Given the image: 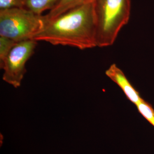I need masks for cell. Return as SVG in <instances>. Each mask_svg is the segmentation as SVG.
Segmentation results:
<instances>
[{"label":"cell","mask_w":154,"mask_h":154,"mask_svg":"<svg viewBox=\"0 0 154 154\" xmlns=\"http://www.w3.org/2000/svg\"><path fill=\"white\" fill-rule=\"evenodd\" d=\"M93 3L97 46H111L121 30L128 22L131 0H93Z\"/></svg>","instance_id":"7a4b0ae2"},{"label":"cell","mask_w":154,"mask_h":154,"mask_svg":"<svg viewBox=\"0 0 154 154\" xmlns=\"http://www.w3.org/2000/svg\"><path fill=\"white\" fill-rule=\"evenodd\" d=\"M33 39L81 50L97 47L93 1L77 6L51 20H46L44 28Z\"/></svg>","instance_id":"6da1fadb"},{"label":"cell","mask_w":154,"mask_h":154,"mask_svg":"<svg viewBox=\"0 0 154 154\" xmlns=\"http://www.w3.org/2000/svg\"><path fill=\"white\" fill-rule=\"evenodd\" d=\"M38 41L29 39L17 42L11 48L4 63L0 65L4 70L2 79L18 88L21 85L26 72V63L34 53Z\"/></svg>","instance_id":"277c9868"},{"label":"cell","mask_w":154,"mask_h":154,"mask_svg":"<svg viewBox=\"0 0 154 154\" xmlns=\"http://www.w3.org/2000/svg\"><path fill=\"white\" fill-rule=\"evenodd\" d=\"M26 0H0V11L11 8H24Z\"/></svg>","instance_id":"30bf717a"},{"label":"cell","mask_w":154,"mask_h":154,"mask_svg":"<svg viewBox=\"0 0 154 154\" xmlns=\"http://www.w3.org/2000/svg\"><path fill=\"white\" fill-rule=\"evenodd\" d=\"M92 1L93 0H60L58 4L45 16L47 20H50L74 7Z\"/></svg>","instance_id":"8992f818"},{"label":"cell","mask_w":154,"mask_h":154,"mask_svg":"<svg viewBox=\"0 0 154 154\" xmlns=\"http://www.w3.org/2000/svg\"><path fill=\"white\" fill-rule=\"evenodd\" d=\"M45 16L24 8H11L0 11V36L19 42L34 37L44 28Z\"/></svg>","instance_id":"3957f363"},{"label":"cell","mask_w":154,"mask_h":154,"mask_svg":"<svg viewBox=\"0 0 154 154\" xmlns=\"http://www.w3.org/2000/svg\"><path fill=\"white\" fill-rule=\"evenodd\" d=\"M136 106L139 112L154 127V110L151 105L143 99Z\"/></svg>","instance_id":"9c48e42d"},{"label":"cell","mask_w":154,"mask_h":154,"mask_svg":"<svg viewBox=\"0 0 154 154\" xmlns=\"http://www.w3.org/2000/svg\"><path fill=\"white\" fill-rule=\"evenodd\" d=\"M60 0H26L24 9L42 14L44 11L53 9Z\"/></svg>","instance_id":"52a82bcc"},{"label":"cell","mask_w":154,"mask_h":154,"mask_svg":"<svg viewBox=\"0 0 154 154\" xmlns=\"http://www.w3.org/2000/svg\"><path fill=\"white\" fill-rule=\"evenodd\" d=\"M106 75L123 90L127 98L134 104L138 105L143 99L138 91L133 88L124 72L115 63L112 64L105 72Z\"/></svg>","instance_id":"5b68a950"},{"label":"cell","mask_w":154,"mask_h":154,"mask_svg":"<svg viewBox=\"0 0 154 154\" xmlns=\"http://www.w3.org/2000/svg\"><path fill=\"white\" fill-rule=\"evenodd\" d=\"M16 43L11 39L0 36V65L4 63L11 48Z\"/></svg>","instance_id":"ba28073f"}]
</instances>
